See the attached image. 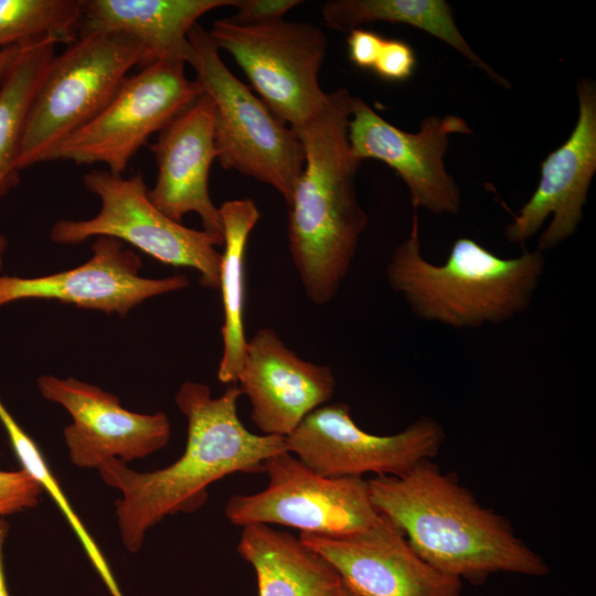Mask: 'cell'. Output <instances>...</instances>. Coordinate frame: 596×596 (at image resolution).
Wrapping results in <instances>:
<instances>
[{
    "label": "cell",
    "instance_id": "6da1fadb",
    "mask_svg": "<svg viewBox=\"0 0 596 596\" xmlns=\"http://www.w3.org/2000/svg\"><path fill=\"white\" fill-rule=\"evenodd\" d=\"M236 383L214 397L210 386L187 381L175 404L188 423L183 454L170 466L139 472L110 459L98 467L103 481L121 492L115 513L125 547L140 550L147 532L163 518L191 513L207 499V488L236 472L260 473L269 457L287 451L285 437L254 434L242 423Z\"/></svg>",
    "mask_w": 596,
    "mask_h": 596
},
{
    "label": "cell",
    "instance_id": "7a4b0ae2",
    "mask_svg": "<svg viewBox=\"0 0 596 596\" xmlns=\"http://www.w3.org/2000/svg\"><path fill=\"white\" fill-rule=\"evenodd\" d=\"M368 485L376 510L441 573L473 584L496 573H550L508 520L481 505L456 477L430 460L402 476H376Z\"/></svg>",
    "mask_w": 596,
    "mask_h": 596
},
{
    "label": "cell",
    "instance_id": "3957f363",
    "mask_svg": "<svg viewBox=\"0 0 596 596\" xmlns=\"http://www.w3.org/2000/svg\"><path fill=\"white\" fill-rule=\"evenodd\" d=\"M353 96L327 93L322 109L295 130L305 152L288 205V247L304 290L317 306L337 295L353 262L368 215L359 202L348 125Z\"/></svg>",
    "mask_w": 596,
    "mask_h": 596
},
{
    "label": "cell",
    "instance_id": "277c9868",
    "mask_svg": "<svg viewBox=\"0 0 596 596\" xmlns=\"http://www.w3.org/2000/svg\"><path fill=\"white\" fill-rule=\"evenodd\" d=\"M540 251L503 258L469 237L457 238L438 265L421 252L414 214L409 235L393 251L386 279L415 317L454 329L500 324L529 309L544 272Z\"/></svg>",
    "mask_w": 596,
    "mask_h": 596
},
{
    "label": "cell",
    "instance_id": "5b68a950",
    "mask_svg": "<svg viewBox=\"0 0 596 596\" xmlns=\"http://www.w3.org/2000/svg\"><path fill=\"white\" fill-rule=\"evenodd\" d=\"M195 81L214 106L216 159L274 188L288 204L302 172L305 152L292 128L241 82L222 61L209 32L199 23L189 32Z\"/></svg>",
    "mask_w": 596,
    "mask_h": 596
},
{
    "label": "cell",
    "instance_id": "8992f818",
    "mask_svg": "<svg viewBox=\"0 0 596 596\" xmlns=\"http://www.w3.org/2000/svg\"><path fill=\"white\" fill-rule=\"evenodd\" d=\"M141 46L120 32L79 35L55 55L30 106L18 160L20 170L45 162L68 136L93 120L113 99Z\"/></svg>",
    "mask_w": 596,
    "mask_h": 596
},
{
    "label": "cell",
    "instance_id": "52a82bcc",
    "mask_svg": "<svg viewBox=\"0 0 596 596\" xmlns=\"http://www.w3.org/2000/svg\"><path fill=\"white\" fill-rule=\"evenodd\" d=\"M207 32L219 50L232 55L262 102L294 130L324 106L319 72L329 41L320 26L284 19L238 24L226 18L215 20Z\"/></svg>",
    "mask_w": 596,
    "mask_h": 596
},
{
    "label": "cell",
    "instance_id": "ba28073f",
    "mask_svg": "<svg viewBox=\"0 0 596 596\" xmlns=\"http://www.w3.org/2000/svg\"><path fill=\"white\" fill-rule=\"evenodd\" d=\"M84 187L100 201L98 213L87 220H60L50 231L56 244L77 245L92 237L126 242L155 259L200 274V284L219 289L221 244L206 232L175 222L153 205L140 172L124 178L106 169L83 175Z\"/></svg>",
    "mask_w": 596,
    "mask_h": 596
},
{
    "label": "cell",
    "instance_id": "9c48e42d",
    "mask_svg": "<svg viewBox=\"0 0 596 596\" xmlns=\"http://www.w3.org/2000/svg\"><path fill=\"white\" fill-rule=\"evenodd\" d=\"M263 472L268 482L262 491L227 500L224 513L233 524H279L336 536L364 531L382 518L363 478L320 476L288 451L265 460Z\"/></svg>",
    "mask_w": 596,
    "mask_h": 596
},
{
    "label": "cell",
    "instance_id": "30bf717a",
    "mask_svg": "<svg viewBox=\"0 0 596 596\" xmlns=\"http://www.w3.org/2000/svg\"><path fill=\"white\" fill-rule=\"evenodd\" d=\"M184 67V63L159 62L127 76L108 105L64 139L46 161L103 163L121 175L148 139L203 94Z\"/></svg>",
    "mask_w": 596,
    "mask_h": 596
},
{
    "label": "cell",
    "instance_id": "8fae6325",
    "mask_svg": "<svg viewBox=\"0 0 596 596\" xmlns=\"http://www.w3.org/2000/svg\"><path fill=\"white\" fill-rule=\"evenodd\" d=\"M287 451L329 478L402 476L435 457L445 441L441 425L422 416L400 433L381 436L356 425L345 403L324 404L286 438Z\"/></svg>",
    "mask_w": 596,
    "mask_h": 596
},
{
    "label": "cell",
    "instance_id": "7c38bea8",
    "mask_svg": "<svg viewBox=\"0 0 596 596\" xmlns=\"http://www.w3.org/2000/svg\"><path fill=\"white\" fill-rule=\"evenodd\" d=\"M451 134H472L459 116H430L417 132H407L380 116L362 98L354 97L348 140L354 157L376 159L394 169L408 190L415 210L457 214L461 193L444 164Z\"/></svg>",
    "mask_w": 596,
    "mask_h": 596
},
{
    "label": "cell",
    "instance_id": "4fadbf2b",
    "mask_svg": "<svg viewBox=\"0 0 596 596\" xmlns=\"http://www.w3.org/2000/svg\"><path fill=\"white\" fill-rule=\"evenodd\" d=\"M41 395L63 406L72 417L64 428L70 460L78 468L98 469L107 460L129 462L167 446L171 425L166 413L126 409L120 400L97 385L74 377H38Z\"/></svg>",
    "mask_w": 596,
    "mask_h": 596
},
{
    "label": "cell",
    "instance_id": "5bb4252c",
    "mask_svg": "<svg viewBox=\"0 0 596 596\" xmlns=\"http://www.w3.org/2000/svg\"><path fill=\"white\" fill-rule=\"evenodd\" d=\"M84 264L41 277L0 275V307L24 299L57 300L81 309L127 316L143 301L189 285L185 275L145 278L140 256L113 237H97Z\"/></svg>",
    "mask_w": 596,
    "mask_h": 596
},
{
    "label": "cell",
    "instance_id": "9a60e30c",
    "mask_svg": "<svg viewBox=\"0 0 596 596\" xmlns=\"http://www.w3.org/2000/svg\"><path fill=\"white\" fill-rule=\"evenodd\" d=\"M299 539L358 596H461L462 581L425 562L383 514L361 532L336 536L300 533Z\"/></svg>",
    "mask_w": 596,
    "mask_h": 596
},
{
    "label": "cell",
    "instance_id": "2e32d148",
    "mask_svg": "<svg viewBox=\"0 0 596 596\" xmlns=\"http://www.w3.org/2000/svg\"><path fill=\"white\" fill-rule=\"evenodd\" d=\"M578 117L567 140L541 163V178L530 199L507 225L511 244L523 245L552 220L539 238L538 251L557 247L577 230L596 171V85L577 84Z\"/></svg>",
    "mask_w": 596,
    "mask_h": 596
},
{
    "label": "cell",
    "instance_id": "e0dca14e",
    "mask_svg": "<svg viewBox=\"0 0 596 596\" xmlns=\"http://www.w3.org/2000/svg\"><path fill=\"white\" fill-rule=\"evenodd\" d=\"M236 384L248 397L251 419L262 434L285 438L336 390L329 366L299 356L273 328L259 329L247 340Z\"/></svg>",
    "mask_w": 596,
    "mask_h": 596
},
{
    "label": "cell",
    "instance_id": "ac0fdd59",
    "mask_svg": "<svg viewBox=\"0 0 596 596\" xmlns=\"http://www.w3.org/2000/svg\"><path fill=\"white\" fill-rule=\"evenodd\" d=\"M158 174L148 191L150 201L171 220L181 223L187 213L199 215L203 231L223 246V224L209 191V175L216 159L214 106L202 94L172 119L150 145Z\"/></svg>",
    "mask_w": 596,
    "mask_h": 596
},
{
    "label": "cell",
    "instance_id": "d6986e66",
    "mask_svg": "<svg viewBox=\"0 0 596 596\" xmlns=\"http://www.w3.org/2000/svg\"><path fill=\"white\" fill-rule=\"evenodd\" d=\"M235 0H82L79 35L126 33L141 46L139 70L159 62L188 63L189 32L214 9Z\"/></svg>",
    "mask_w": 596,
    "mask_h": 596
},
{
    "label": "cell",
    "instance_id": "ffe728a7",
    "mask_svg": "<svg viewBox=\"0 0 596 596\" xmlns=\"http://www.w3.org/2000/svg\"><path fill=\"white\" fill-rule=\"evenodd\" d=\"M237 552L255 571L258 596H334L342 586L323 557L270 525L243 526Z\"/></svg>",
    "mask_w": 596,
    "mask_h": 596
},
{
    "label": "cell",
    "instance_id": "44dd1931",
    "mask_svg": "<svg viewBox=\"0 0 596 596\" xmlns=\"http://www.w3.org/2000/svg\"><path fill=\"white\" fill-rule=\"evenodd\" d=\"M220 213L224 237L219 283L223 304V352L217 379L222 383L233 384L238 379L246 354L245 256L247 241L259 219V212L253 200L235 199L225 201L220 206Z\"/></svg>",
    "mask_w": 596,
    "mask_h": 596
},
{
    "label": "cell",
    "instance_id": "7402d4cb",
    "mask_svg": "<svg viewBox=\"0 0 596 596\" xmlns=\"http://www.w3.org/2000/svg\"><path fill=\"white\" fill-rule=\"evenodd\" d=\"M321 17L327 26L348 33L373 22L419 29L454 47L497 84L511 87L473 52L456 25L453 8L444 0H330L322 4Z\"/></svg>",
    "mask_w": 596,
    "mask_h": 596
},
{
    "label": "cell",
    "instance_id": "603a6c76",
    "mask_svg": "<svg viewBox=\"0 0 596 596\" xmlns=\"http://www.w3.org/2000/svg\"><path fill=\"white\" fill-rule=\"evenodd\" d=\"M56 43L42 39L20 45L0 84V199L20 183L23 129L34 95L55 56Z\"/></svg>",
    "mask_w": 596,
    "mask_h": 596
},
{
    "label": "cell",
    "instance_id": "cb8c5ba5",
    "mask_svg": "<svg viewBox=\"0 0 596 596\" xmlns=\"http://www.w3.org/2000/svg\"><path fill=\"white\" fill-rule=\"evenodd\" d=\"M82 0H0V50L51 39L70 45L79 36Z\"/></svg>",
    "mask_w": 596,
    "mask_h": 596
},
{
    "label": "cell",
    "instance_id": "d4e9b609",
    "mask_svg": "<svg viewBox=\"0 0 596 596\" xmlns=\"http://www.w3.org/2000/svg\"><path fill=\"white\" fill-rule=\"evenodd\" d=\"M0 423L8 435L11 447L22 469L40 483L43 491H46L60 508L109 594L111 596H125L107 560L71 507L60 483L47 466L41 449L32 437L18 424L1 400Z\"/></svg>",
    "mask_w": 596,
    "mask_h": 596
},
{
    "label": "cell",
    "instance_id": "484cf974",
    "mask_svg": "<svg viewBox=\"0 0 596 596\" xmlns=\"http://www.w3.org/2000/svg\"><path fill=\"white\" fill-rule=\"evenodd\" d=\"M43 492L24 469L0 470V518L36 507Z\"/></svg>",
    "mask_w": 596,
    "mask_h": 596
},
{
    "label": "cell",
    "instance_id": "4316f807",
    "mask_svg": "<svg viewBox=\"0 0 596 596\" xmlns=\"http://www.w3.org/2000/svg\"><path fill=\"white\" fill-rule=\"evenodd\" d=\"M416 68V55L406 41L384 39L373 71L384 81L404 82Z\"/></svg>",
    "mask_w": 596,
    "mask_h": 596
},
{
    "label": "cell",
    "instance_id": "83f0119b",
    "mask_svg": "<svg viewBox=\"0 0 596 596\" xmlns=\"http://www.w3.org/2000/svg\"><path fill=\"white\" fill-rule=\"evenodd\" d=\"M300 3L299 0H235L236 12L228 19L238 24L277 21Z\"/></svg>",
    "mask_w": 596,
    "mask_h": 596
},
{
    "label": "cell",
    "instance_id": "f1b7e54d",
    "mask_svg": "<svg viewBox=\"0 0 596 596\" xmlns=\"http://www.w3.org/2000/svg\"><path fill=\"white\" fill-rule=\"evenodd\" d=\"M383 40L384 38L370 30H352L347 39L350 61L360 68H373Z\"/></svg>",
    "mask_w": 596,
    "mask_h": 596
},
{
    "label": "cell",
    "instance_id": "f546056e",
    "mask_svg": "<svg viewBox=\"0 0 596 596\" xmlns=\"http://www.w3.org/2000/svg\"><path fill=\"white\" fill-rule=\"evenodd\" d=\"M9 522L4 519H0V596H10L6 578L3 555V547L9 533Z\"/></svg>",
    "mask_w": 596,
    "mask_h": 596
},
{
    "label": "cell",
    "instance_id": "4dcf8cb0",
    "mask_svg": "<svg viewBox=\"0 0 596 596\" xmlns=\"http://www.w3.org/2000/svg\"><path fill=\"white\" fill-rule=\"evenodd\" d=\"M19 50L20 45L0 50V84L13 64Z\"/></svg>",
    "mask_w": 596,
    "mask_h": 596
},
{
    "label": "cell",
    "instance_id": "1f68e13d",
    "mask_svg": "<svg viewBox=\"0 0 596 596\" xmlns=\"http://www.w3.org/2000/svg\"><path fill=\"white\" fill-rule=\"evenodd\" d=\"M7 246H8V243H7L6 237L2 234H0V272L2 269L3 257L7 251Z\"/></svg>",
    "mask_w": 596,
    "mask_h": 596
},
{
    "label": "cell",
    "instance_id": "d6a6232c",
    "mask_svg": "<svg viewBox=\"0 0 596 596\" xmlns=\"http://www.w3.org/2000/svg\"><path fill=\"white\" fill-rule=\"evenodd\" d=\"M334 596H358L354 593H352L350 589H348L343 584L341 588L336 593Z\"/></svg>",
    "mask_w": 596,
    "mask_h": 596
}]
</instances>
